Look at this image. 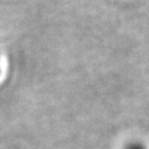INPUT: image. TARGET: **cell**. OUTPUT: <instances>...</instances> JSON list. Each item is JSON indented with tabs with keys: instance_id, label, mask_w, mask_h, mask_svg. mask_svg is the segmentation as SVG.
Segmentation results:
<instances>
[{
	"instance_id": "obj_1",
	"label": "cell",
	"mask_w": 149,
	"mask_h": 149,
	"mask_svg": "<svg viewBox=\"0 0 149 149\" xmlns=\"http://www.w3.org/2000/svg\"><path fill=\"white\" fill-rule=\"evenodd\" d=\"M126 149H146V147L139 143H132L126 147Z\"/></svg>"
},
{
	"instance_id": "obj_2",
	"label": "cell",
	"mask_w": 149,
	"mask_h": 149,
	"mask_svg": "<svg viewBox=\"0 0 149 149\" xmlns=\"http://www.w3.org/2000/svg\"><path fill=\"white\" fill-rule=\"evenodd\" d=\"M2 72V64H1V58H0V74Z\"/></svg>"
}]
</instances>
